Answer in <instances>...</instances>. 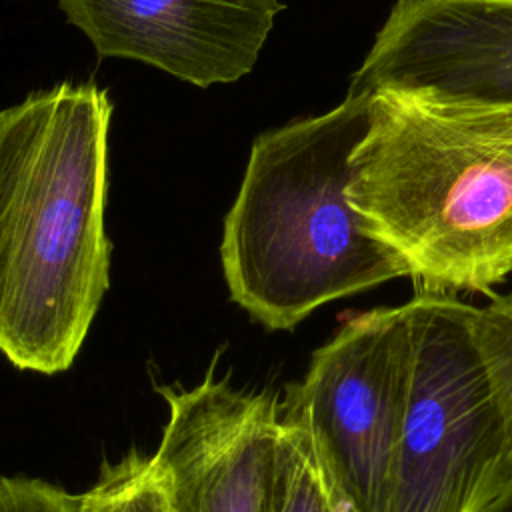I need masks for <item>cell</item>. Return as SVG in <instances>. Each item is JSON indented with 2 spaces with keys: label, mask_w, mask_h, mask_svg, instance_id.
<instances>
[{
  "label": "cell",
  "mask_w": 512,
  "mask_h": 512,
  "mask_svg": "<svg viewBox=\"0 0 512 512\" xmlns=\"http://www.w3.org/2000/svg\"><path fill=\"white\" fill-rule=\"evenodd\" d=\"M110 118L94 82L0 110V352L20 370H68L108 290Z\"/></svg>",
  "instance_id": "obj_1"
},
{
  "label": "cell",
  "mask_w": 512,
  "mask_h": 512,
  "mask_svg": "<svg viewBox=\"0 0 512 512\" xmlns=\"http://www.w3.org/2000/svg\"><path fill=\"white\" fill-rule=\"evenodd\" d=\"M346 194L416 290L490 294L512 272V102L372 90Z\"/></svg>",
  "instance_id": "obj_2"
},
{
  "label": "cell",
  "mask_w": 512,
  "mask_h": 512,
  "mask_svg": "<svg viewBox=\"0 0 512 512\" xmlns=\"http://www.w3.org/2000/svg\"><path fill=\"white\" fill-rule=\"evenodd\" d=\"M370 92L262 132L224 218L220 260L230 298L268 330L408 276L348 202L350 158L366 132Z\"/></svg>",
  "instance_id": "obj_3"
},
{
  "label": "cell",
  "mask_w": 512,
  "mask_h": 512,
  "mask_svg": "<svg viewBox=\"0 0 512 512\" xmlns=\"http://www.w3.org/2000/svg\"><path fill=\"white\" fill-rule=\"evenodd\" d=\"M412 376L384 512H482L512 480L498 404L456 294L416 290Z\"/></svg>",
  "instance_id": "obj_4"
},
{
  "label": "cell",
  "mask_w": 512,
  "mask_h": 512,
  "mask_svg": "<svg viewBox=\"0 0 512 512\" xmlns=\"http://www.w3.org/2000/svg\"><path fill=\"white\" fill-rule=\"evenodd\" d=\"M408 302L348 316L280 402L358 512H384L412 376Z\"/></svg>",
  "instance_id": "obj_5"
},
{
  "label": "cell",
  "mask_w": 512,
  "mask_h": 512,
  "mask_svg": "<svg viewBox=\"0 0 512 512\" xmlns=\"http://www.w3.org/2000/svg\"><path fill=\"white\" fill-rule=\"evenodd\" d=\"M168 416L152 458L170 512H268L280 400L216 378L156 386Z\"/></svg>",
  "instance_id": "obj_6"
},
{
  "label": "cell",
  "mask_w": 512,
  "mask_h": 512,
  "mask_svg": "<svg viewBox=\"0 0 512 512\" xmlns=\"http://www.w3.org/2000/svg\"><path fill=\"white\" fill-rule=\"evenodd\" d=\"M100 58H130L206 88L250 74L280 0H58Z\"/></svg>",
  "instance_id": "obj_7"
},
{
  "label": "cell",
  "mask_w": 512,
  "mask_h": 512,
  "mask_svg": "<svg viewBox=\"0 0 512 512\" xmlns=\"http://www.w3.org/2000/svg\"><path fill=\"white\" fill-rule=\"evenodd\" d=\"M512 102V0H394L348 90Z\"/></svg>",
  "instance_id": "obj_8"
},
{
  "label": "cell",
  "mask_w": 512,
  "mask_h": 512,
  "mask_svg": "<svg viewBox=\"0 0 512 512\" xmlns=\"http://www.w3.org/2000/svg\"><path fill=\"white\" fill-rule=\"evenodd\" d=\"M268 512H358L332 478L304 422L282 408Z\"/></svg>",
  "instance_id": "obj_9"
},
{
  "label": "cell",
  "mask_w": 512,
  "mask_h": 512,
  "mask_svg": "<svg viewBox=\"0 0 512 512\" xmlns=\"http://www.w3.org/2000/svg\"><path fill=\"white\" fill-rule=\"evenodd\" d=\"M466 326L500 410L512 476V294H490L484 306L468 304Z\"/></svg>",
  "instance_id": "obj_10"
},
{
  "label": "cell",
  "mask_w": 512,
  "mask_h": 512,
  "mask_svg": "<svg viewBox=\"0 0 512 512\" xmlns=\"http://www.w3.org/2000/svg\"><path fill=\"white\" fill-rule=\"evenodd\" d=\"M82 496L84 512H170L156 460L138 450L104 462L98 480Z\"/></svg>",
  "instance_id": "obj_11"
},
{
  "label": "cell",
  "mask_w": 512,
  "mask_h": 512,
  "mask_svg": "<svg viewBox=\"0 0 512 512\" xmlns=\"http://www.w3.org/2000/svg\"><path fill=\"white\" fill-rule=\"evenodd\" d=\"M82 502V494L40 478H0V512H82Z\"/></svg>",
  "instance_id": "obj_12"
},
{
  "label": "cell",
  "mask_w": 512,
  "mask_h": 512,
  "mask_svg": "<svg viewBox=\"0 0 512 512\" xmlns=\"http://www.w3.org/2000/svg\"><path fill=\"white\" fill-rule=\"evenodd\" d=\"M482 512H512V480L486 504Z\"/></svg>",
  "instance_id": "obj_13"
}]
</instances>
